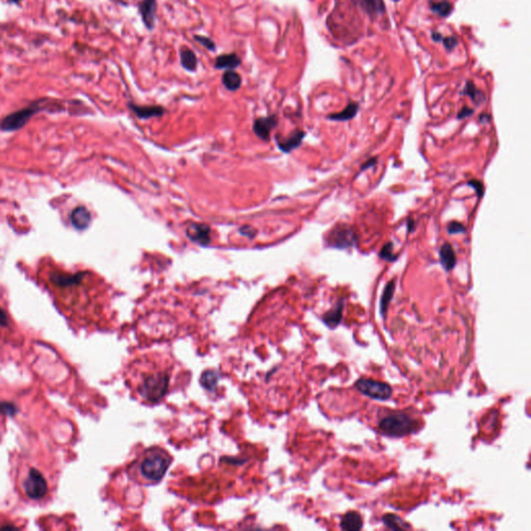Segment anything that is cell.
<instances>
[{
  "mask_svg": "<svg viewBox=\"0 0 531 531\" xmlns=\"http://www.w3.org/2000/svg\"><path fill=\"white\" fill-rule=\"evenodd\" d=\"M252 230L253 229L250 226H245V227H242V229L240 230V233L245 235V236H247V237H249V238H252L254 236V234H255V233H252V232L250 233V231H252Z\"/></svg>",
  "mask_w": 531,
  "mask_h": 531,
  "instance_id": "d590c367",
  "label": "cell"
},
{
  "mask_svg": "<svg viewBox=\"0 0 531 531\" xmlns=\"http://www.w3.org/2000/svg\"><path fill=\"white\" fill-rule=\"evenodd\" d=\"M46 102L47 99H40L32 102L29 106L24 107L22 109L6 115L0 123V129L3 132H14L23 128L32 116L39 113L41 110L45 109Z\"/></svg>",
  "mask_w": 531,
  "mask_h": 531,
  "instance_id": "277c9868",
  "label": "cell"
},
{
  "mask_svg": "<svg viewBox=\"0 0 531 531\" xmlns=\"http://www.w3.org/2000/svg\"><path fill=\"white\" fill-rule=\"evenodd\" d=\"M190 240L200 245H208L211 242V230L208 225L193 223L191 224L186 232Z\"/></svg>",
  "mask_w": 531,
  "mask_h": 531,
  "instance_id": "9c48e42d",
  "label": "cell"
},
{
  "mask_svg": "<svg viewBox=\"0 0 531 531\" xmlns=\"http://www.w3.org/2000/svg\"><path fill=\"white\" fill-rule=\"evenodd\" d=\"M490 120H491V116L489 114H482L480 116V122L483 123H483H489Z\"/></svg>",
  "mask_w": 531,
  "mask_h": 531,
  "instance_id": "74e56055",
  "label": "cell"
},
{
  "mask_svg": "<svg viewBox=\"0 0 531 531\" xmlns=\"http://www.w3.org/2000/svg\"><path fill=\"white\" fill-rule=\"evenodd\" d=\"M8 325V317L6 312L2 309L0 308V326H3V327H6Z\"/></svg>",
  "mask_w": 531,
  "mask_h": 531,
  "instance_id": "e575fe53",
  "label": "cell"
},
{
  "mask_svg": "<svg viewBox=\"0 0 531 531\" xmlns=\"http://www.w3.org/2000/svg\"><path fill=\"white\" fill-rule=\"evenodd\" d=\"M440 264L446 272L450 271L457 266V255L450 243H444L439 250Z\"/></svg>",
  "mask_w": 531,
  "mask_h": 531,
  "instance_id": "5bb4252c",
  "label": "cell"
},
{
  "mask_svg": "<svg viewBox=\"0 0 531 531\" xmlns=\"http://www.w3.org/2000/svg\"><path fill=\"white\" fill-rule=\"evenodd\" d=\"M406 224H407V233H408V234H410V233H412V232L414 231V229H415V221H414L413 219L408 218Z\"/></svg>",
  "mask_w": 531,
  "mask_h": 531,
  "instance_id": "8d00e7d4",
  "label": "cell"
},
{
  "mask_svg": "<svg viewBox=\"0 0 531 531\" xmlns=\"http://www.w3.org/2000/svg\"><path fill=\"white\" fill-rule=\"evenodd\" d=\"M382 520H383L384 525L389 529L400 530V529H410L411 528V526L409 524H407L402 518H399L398 516H395L394 514H387L382 518Z\"/></svg>",
  "mask_w": 531,
  "mask_h": 531,
  "instance_id": "d4e9b609",
  "label": "cell"
},
{
  "mask_svg": "<svg viewBox=\"0 0 531 531\" xmlns=\"http://www.w3.org/2000/svg\"><path fill=\"white\" fill-rule=\"evenodd\" d=\"M443 44H444V47H445L448 51H451L458 45V40L454 37H448V38L443 39Z\"/></svg>",
  "mask_w": 531,
  "mask_h": 531,
  "instance_id": "1f68e13d",
  "label": "cell"
},
{
  "mask_svg": "<svg viewBox=\"0 0 531 531\" xmlns=\"http://www.w3.org/2000/svg\"><path fill=\"white\" fill-rule=\"evenodd\" d=\"M352 2L359 6L364 13L374 18L385 13V4L383 0H352Z\"/></svg>",
  "mask_w": 531,
  "mask_h": 531,
  "instance_id": "8fae6325",
  "label": "cell"
},
{
  "mask_svg": "<svg viewBox=\"0 0 531 531\" xmlns=\"http://www.w3.org/2000/svg\"><path fill=\"white\" fill-rule=\"evenodd\" d=\"M92 221V215L91 212L86 209L85 207H77L73 210L71 214V222L75 229L79 231H83L88 229Z\"/></svg>",
  "mask_w": 531,
  "mask_h": 531,
  "instance_id": "4fadbf2b",
  "label": "cell"
},
{
  "mask_svg": "<svg viewBox=\"0 0 531 531\" xmlns=\"http://www.w3.org/2000/svg\"><path fill=\"white\" fill-rule=\"evenodd\" d=\"M463 94L470 97V99L478 106L482 105L485 101V95L482 91L476 89V86L470 81L466 83Z\"/></svg>",
  "mask_w": 531,
  "mask_h": 531,
  "instance_id": "484cf974",
  "label": "cell"
},
{
  "mask_svg": "<svg viewBox=\"0 0 531 531\" xmlns=\"http://www.w3.org/2000/svg\"><path fill=\"white\" fill-rule=\"evenodd\" d=\"M17 408L10 403H0V412L6 415H14L17 413Z\"/></svg>",
  "mask_w": 531,
  "mask_h": 531,
  "instance_id": "4dcf8cb0",
  "label": "cell"
},
{
  "mask_svg": "<svg viewBox=\"0 0 531 531\" xmlns=\"http://www.w3.org/2000/svg\"><path fill=\"white\" fill-rule=\"evenodd\" d=\"M358 110H359V105H358V103L352 102V103L348 104V106H346L342 111L328 115V118H329V120H331V121H334V122H346V121H351V120H353V118L356 116V114H357V112H358Z\"/></svg>",
  "mask_w": 531,
  "mask_h": 531,
  "instance_id": "7402d4cb",
  "label": "cell"
},
{
  "mask_svg": "<svg viewBox=\"0 0 531 531\" xmlns=\"http://www.w3.org/2000/svg\"><path fill=\"white\" fill-rule=\"evenodd\" d=\"M305 136V132L303 131H300V130H297V131L292 132L288 139L286 140H281V142H278V146L279 148L285 151V153H290V151H291L292 149L297 148L301 143L303 138H304Z\"/></svg>",
  "mask_w": 531,
  "mask_h": 531,
  "instance_id": "d6986e66",
  "label": "cell"
},
{
  "mask_svg": "<svg viewBox=\"0 0 531 531\" xmlns=\"http://www.w3.org/2000/svg\"><path fill=\"white\" fill-rule=\"evenodd\" d=\"M180 63L184 70L193 73L197 70L198 59L190 48L184 47L180 50Z\"/></svg>",
  "mask_w": 531,
  "mask_h": 531,
  "instance_id": "e0dca14e",
  "label": "cell"
},
{
  "mask_svg": "<svg viewBox=\"0 0 531 531\" xmlns=\"http://www.w3.org/2000/svg\"><path fill=\"white\" fill-rule=\"evenodd\" d=\"M362 527V517L357 512L346 513L340 520V528L343 530H360Z\"/></svg>",
  "mask_w": 531,
  "mask_h": 531,
  "instance_id": "ac0fdd59",
  "label": "cell"
},
{
  "mask_svg": "<svg viewBox=\"0 0 531 531\" xmlns=\"http://www.w3.org/2000/svg\"><path fill=\"white\" fill-rule=\"evenodd\" d=\"M468 185L473 188L476 192V194H478V197L479 198H483V194H484V187H483V184L479 181V180H471L468 182Z\"/></svg>",
  "mask_w": 531,
  "mask_h": 531,
  "instance_id": "f546056e",
  "label": "cell"
},
{
  "mask_svg": "<svg viewBox=\"0 0 531 531\" xmlns=\"http://www.w3.org/2000/svg\"><path fill=\"white\" fill-rule=\"evenodd\" d=\"M355 386L362 394L379 400H386L392 395V388L387 383L372 380V379H359Z\"/></svg>",
  "mask_w": 531,
  "mask_h": 531,
  "instance_id": "52a82bcc",
  "label": "cell"
},
{
  "mask_svg": "<svg viewBox=\"0 0 531 531\" xmlns=\"http://www.w3.org/2000/svg\"><path fill=\"white\" fill-rule=\"evenodd\" d=\"M83 277L82 273H79L77 275H69V274H61V273H53L50 276V280L54 285L58 287H72L76 286L81 283Z\"/></svg>",
  "mask_w": 531,
  "mask_h": 531,
  "instance_id": "ffe728a7",
  "label": "cell"
},
{
  "mask_svg": "<svg viewBox=\"0 0 531 531\" xmlns=\"http://www.w3.org/2000/svg\"><path fill=\"white\" fill-rule=\"evenodd\" d=\"M129 107H130V109H131L139 118H142V120H147V118H150V117L162 116L165 112L164 108L161 106H139L133 103H130Z\"/></svg>",
  "mask_w": 531,
  "mask_h": 531,
  "instance_id": "9a60e30c",
  "label": "cell"
},
{
  "mask_svg": "<svg viewBox=\"0 0 531 531\" xmlns=\"http://www.w3.org/2000/svg\"><path fill=\"white\" fill-rule=\"evenodd\" d=\"M327 247L334 249H349L358 244V237L353 227L346 223H338L325 237Z\"/></svg>",
  "mask_w": 531,
  "mask_h": 531,
  "instance_id": "5b68a950",
  "label": "cell"
},
{
  "mask_svg": "<svg viewBox=\"0 0 531 531\" xmlns=\"http://www.w3.org/2000/svg\"><path fill=\"white\" fill-rule=\"evenodd\" d=\"M170 462L169 453L163 448H148L133 464L131 476L144 484L157 483L164 478Z\"/></svg>",
  "mask_w": 531,
  "mask_h": 531,
  "instance_id": "7a4b0ae2",
  "label": "cell"
},
{
  "mask_svg": "<svg viewBox=\"0 0 531 531\" xmlns=\"http://www.w3.org/2000/svg\"><path fill=\"white\" fill-rule=\"evenodd\" d=\"M22 0H7V3L9 4H19Z\"/></svg>",
  "mask_w": 531,
  "mask_h": 531,
  "instance_id": "ab89813d",
  "label": "cell"
},
{
  "mask_svg": "<svg viewBox=\"0 0 531 531\" xmlns=\"http://www.w3.org/2000/svg\"><path fill=\"white\" fill-rule=\"evenodd\" d=\"M394 291H395V279H392L388 281L387 285L385 286L381 300H380V310H381L382 316H385L386 314L390 302H391L393 298Z\"/></svg>",
  "mask_w": 531,
  "mask_h": 531,
  "instance_id": "603a6c76",
  "label": "cell"
},
{
  "mask_svg": "<svg viewBox=\"0 0 531 531\" xmlns=\"http://www.w3.org/2000/svg\"><path fill=\"white\" fill-rule=\"evenodd\" d=\"M23 489L28 498L41 499L47 494L48 483L41 471L36 468H31L28 470L24 479Z\"/></svg>",
  "mask_w": 531,
  "mask_h": 531,
  "instance_id": "8992f818",
  "label": "cell"
},
{
  "mask_svg": "<svg viewBox=\"0 0 531 531\" xmlns=\"http://www.w3.org/2000/svg\"><path fill=\"white\" fill-rule=\"evenodd\" d=\"M193 39L196 41L198 44L203 46L205 49H208L209 51H212V52L216 51V44L212 39L204 37V36H200V35H195Z\"/></svg>",
  "mask_w": 531,
  "mask_h": 531,
  "instance_id": "83f0119b",
  "label": "cell"
},
{
  "mask_svg": "<svg viewBox=\"0 0 531 531\" xmlns=\"http://www.w3.org/2000/svg\"><path fill=\"white\" fill-rule=\"evenodd\" d=\"M473 113H474V109H472V108H469L467 106H465V107L462 108L461 111L459 112L458 118H459V120H464V118H467V117L471 116Z\"/></svg>",
  "mask_w": 531,
  "mask_h": 531,
  "instance_id": "d6a6232c",
  "label": "cell"
},
{
  "mask_svg": "<svg viewBox=\"0 0 531 531\" xmlns=\"http://www.w3.org/2000/svg\"><path fill=\"white\" fill-rule=\"evenodd\" d=\"M417 421L405 413H392L379 421L378 427L385 436L391 438L405 437L416 430Z\"/></svg>",
  "mask_w": 531,
  "mask_h": 531,
  "instance_id": "3957f363",
  "label": "cell"
},
{
  "mask_svg": "<svg viewBox=\"0 0 531 531\" xmlns=\"http://www.w3.org/2000/svg\"><path fill=\"white\" fill-rule=\"evenodd\" d=\"M173 377L171 359L153 353L133 361L128 372V381L144 403H160L169 392Z\"/></svg>",
  "mask_w": 531,
  "mask_h": 531,
  "instance_id": "6da1fadb",
  "label": "cell"
},
{
  "mask_svg": "<svg viewBox=\"0 0 531 531\" xmlns=\"http://www.w3.org/2000/svg\"><path fill=\"white\" fill-rule=\"evenodd\" d=\"M379 257L389 263H393L396 261L398 255L394 253V245L392 242H387L383 246L380 253H379Z\"/></svg>",
  "mask_w": 531,
  "mask_h": 531,
  "instance_id": "4316f807",
  "label": "cell"
},
{
  "mask_svg": "<svg viewBox=\"0 0 531 531\" xmlns=\"http://www.w3.org/2000/svg\"><path fill=\"white\" fill-rule=\"evenodd\" d=\"M158 3L157 0H142L138 3V13L142 17L145 27L151 31L154 30L157 19Z\"/></svg>",
  "mask_w": 531,
  "mask_h": 531,
  "instance_id": "ba28073f",
  "label": "cell"
},
{
  "mask_svg": "<svg viewBox=\"0 0 531 531\" xmlns=\"http://www.w3.org/2000/svg\"><path fill=\"white\" fill-rule=\"evenodd\" d=\"M430 7L433 12L442 18L448 17L452 12V5L448 0H431Z\"/></svg>",
  "mask_w": 531,
  "mask_h": 531,
  "instance_id": "cb8c5ba5",
  "label": "cell"
},
{
  "mask_svg": "<svg viewBox=\"0 0 531 531\" xmlns=\"http://www.w3.org/2000/svg\"><path fill=\"white\" fill-rule=\"evenodd\" d=\"M242 63L241 57L237 53H225L218 55L215 59L214 67L216 70H235Z\"/></svg>",
  "mask_w": 531,
  "mask_h": 531,
  "instance_id": "7c38bea8",
  "label": "cell"
},
{
  "mask_svg": "<svg viewBox=\"0 0 531 531\" xmlns=\"http://www.w3.org/2000/svg\"><path fill=\"white\" fill-rule=\"evenodd\" d=\"M343 308H344L343 301L338 300V302L337 303V305H335L332 309H330L329 311H327L326 313L324 314V316H323V322L326 324L327 326L329 328H331V329L337 328L338 325L340 324V322H341Z\"/></svg>",
  "mask_w": 531,
  "mask_h": 531,
  "instance_id": "2e32d148",
  "label": "cell"
},
{
  "mask_svg": "<svg viewBox=\"0 0 531 531\" xmlns=\"http://www.w3.org/2000/svg\"><path fill=\"white\" fill-rule=\"evenodd\" d=\"M277 126V118L275 115H271L267 117H261L253 124L254 133L264 140H268L271 131Z\"/></svg>",
  "mask_w": 531,
  "mask_h": 531,
  "instance_id": "30bf717a",
  "label": "cell"
},
{
  "mask_svg": "<svg viewBox=\"0 0 531 531\" xmlns=\"http://www.w3.org/2000/svg\"><path fill=\"white\" fill-rule=\"evenodd\" d=\"M377 163H378V158L377 157H373L371 159H368L367 161H365L364 163L362 164V166L360 168V171L362 172V171H364V170H366L368 168L374 167V166L377 165Z\"/></svg>",
  "mask_w": 531,
  "mask_h": 531,
  "instance_id": "836d02e7",
  "label": "cell"
},
{
  "mask_svg": "<svg viewBox=\"0 0 531 531\" xmlns=\"http://www.w3.org/2000/svg\"><path fill=\"white\" fill-rule=\"evenodd\" d=\"M222 83L230 92H237L242 85V77L234 70H227L222 75Z\"/></svg>",
  "mask_w": 531,
  "mask_h": 531,
  "instance_id": "44dd1931",
  "label": "cell"
},
{
  "mask_svg": "<svg viewBox=\"0 0 531 531\" xmlns=\"http://www.w3.org/2000/svg\"><path fill=\"white\" fill-rule=\"evenodd\" d=\"M447 232L450 235H459V234H465L466 227L458 221H450L447 225Z\"/></svg>",
  "mask_w": 531,
  "mask_h": 531,
  "instance_id": "f1b7e54d",
  "label": "cell"
},
{
  "mask_svg": "<svg viewBox=\"0 0 531 531\" xmlns=\"http://www.w3.org/2000/svg\"><path fill=\"white\" fill-rule=\"evenodd\" d=\"M432 39L434 40V42H440L442 40V36L439 34V32H434V34L432 35Z\"/></svg>",
  "mask_w": 531,
  "mask_h": 531,
  "instance_id": "f35d334b",
  "label": "cell"
}]
</instances>
